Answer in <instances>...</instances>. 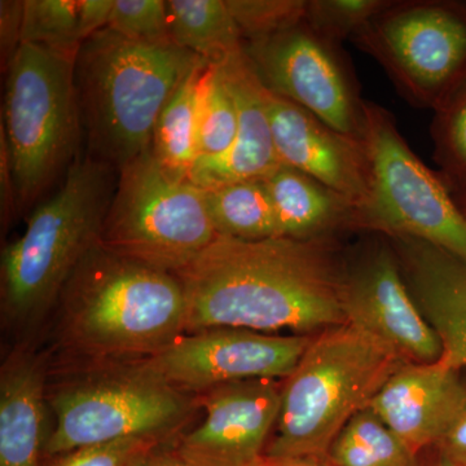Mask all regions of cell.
Returning <instances> with one entry per match:
<instances>
[{"instance_id": "cell-1", "label": "cell", "mask_w": 466, "mask_h": 466, "mask_svg": "<svg viewBox=\"0 0 466 466\" xmlns=\"http://www.w3.org/2000/svg\"><path fill=\"white\" fill-rule=\"evenodd\" d=\"M345 272L329 238L245 241L218 235L174 274L186 299L184 333L339 327L346 324Z\"/></svg>"}, {"instance_id": "cell-2", "label": "cell", "mask_w": 466, "mask_h": 466, "mask_svg": "<svg viewBox=\"0 0 466 466\" xmlns=\"http://www.w3.org/2000/svg\"><path fill=\"white\" fill-rule=\"evenodd\" d=\"M202 61L173 42L131 41L108 26L90 36L76 57L87 155L118 171L149 152L159 115Z\"/></svg>"}, {"instance_id": "cell-3", "label": "cell", "mask_w": 466, "mask_h": 466, "mask_svg": "<svg viewBox=\"0 0 466 466\" xmlns=\"http://www.w3.org/2000/svg\"><path fill=\"white\" fill-rule=\"evenodd\" d=\"M61 334L87 357H152L184 334L186 299L170 272L125 258L99 242L63 291Z\"/></svg>"}, {"instance_id": "cell-4", "label": "cell", "mask_w": 466, "mask_h": 466, "mask_svg": "<svg viewBox=\"0 0 466 466\" xmlns=\"http://www.w3.org/2000/svg\"><path fill=\"white\" fill-rule=\"evenodd\" d=\"M403 363L388 346L354 325L323 330L285 379L280 412L265 455L328 458L342 429Z\"/></svg>"}, {"instance_id": "cell-5", "label": "cell", "mask_w": 466, "mask_h": 466, "mask_svg": "<svg viewBox=\"0 0 466 466\" xmlns=\"http://www.w3.org/2000/svg\"><path fill=\"white\" fill-rule=\"evenodd\" d=\"M118 171L86 156L58 191L33 211L25 231L2 251V300L15 320L41 317L99 242Z\"/></svg>"}, {"instance_id": "cell-6", "label": "cell", "mask_w": 466, "mask_h": 466, "mask_svg": "<svg viewBox=\"0 0 466 466\" xmlns=\"http://www.w3.org/2000/svg\"><path fill=\"white\" fill-rule=\"evenodd\" d=\"M76 54L21 43L5 69L0 137L8 150L18 211L32 207L81 157Z\"/></svg>"}, {"instance_id": "cell-7", "label": "cell", "mask_w": 466, "mask_h": 466, "mask_svg": "<svg viewBox=\"0 0 466 466\" xmlns=\"http://www.w3.org/2000/svg\"><path fill=\"white\" fill-rule=\"evenodd\" d=\"M205 191L171 177L147 152L119 168L99 244L106 250L177 274L216 240Z\"/></svg>"}, {"instance_id": "cell-8", "label": "cell", "mask_w": 466, "mask_h": 466, "mask_svg": "<svg viewBox=\"0 0 466 466\" xmlns=\"http://www.w3.org/2000/svg\"><path fill=\"white\" fill-rule=\"evenodd\" d=\"M370 195L358 227L434 245L466 262V218L441 177L408 146L389 110L366 100Z\"/></svg>"}, {"instance_id": "cell-9", "label": "cell", "mask_w": 466, "mask_h": 466, "mask_svg": "<svg viewBox=\"0 0 466 466\" xmlns=\"http://www.w3.org/2000/svg\"><path fill=\"white\" fill-rule=\"evenodd\" d=\"M419 108H440L466 81V3L394 2L352 39Z\"/></svg>"}, {"instance_id": "cell-10", "label": "cell", "mask_w": 466, "mask_h": 466, "mask_svg": "<svg viewBox=\"0 0 466 466\" xmlns=\"http://www.w3.org/2000/svg\"><path fill=\"white\" fill-rule=\"evenodd\" d=\"M51 404L56 426L46 443L50 458L122 438H165L189 412L186 392L142 363L66 386Z\"/></svg>"}, {"instance_id": "cell-11", "label": "cell", "mask_w": 466, "mask_h": 466, "mask_svg": "<svg viewBox=\"0 0 466 466\" xmlns=\"http://www.w3.org/2000/svg\"><path fill=\"white\" fill-rule=\"evenodd\" d=\"M244 52L267 90L334 130L363 139L366 100L341 46L303 20L283 32L244 42Z\"/></svg>"}, {"instance_id": "cell-12", "label": "cell", "mask_w": 466, "mask_h": 466, "mask_svg": "<svg viewBox=\"0 0 466 466\" xmlns=\"http://www.w3.org/2000/svg\"><path fill=\"white\" fill-rule=\"evenodd\" d=\"M311 341L309 336L211 328L184 333L140 363L177 390L201 394L242 380H285Z\"/></svg>"}, {"instance_id": "cell-13", "label": "cell", "mask_w": 466, "mask_h": 466, "mask_svg": "<svg viewBox=\"0 0 466 466\" xmlns=\"http://www.w3.org/2000/svg\"><path fill=\"white\" fill-rule=\"evenodd\" d=\"M346 324L354 325L407 363H434L443 345L413 299L397 253L377 245L346 266Z\"/></svg>"}, {"instance_id": "cell-14", "label": "cell", "mask_w": 466, "mask_h": 466, "mask_svg": "<svg viewBox=\"0 0 466 466\" xmlns=\"http://www.w3.org/2000/svg\"><path fill=\"white\" fill-rule=\"evenodd\" d=\"M283 383L251 379L201 392L205 419L174 452L196 466H248L265 455L281 406Z\"/></svg>"}, {"instance_id": "cell-15", "label": "cell", "mask_w": 466, "mask_h": 466, "mask_svg": "<svg viewBox=\"0 0 466 466\" xmlns=\"http://www.w3.org/2000/svg\"><path fill=\"white\" fill-rule=\"evenodd\" d=\"M266 106L280 164L329 187L360 210L370 195L364 140L334 130L267 88Z\"/></svg>"}, {"instance_id": "cell-16", "label": "cell", "mask_w": 466, "mask_h": 466, "mask_svg": "<svg viewBox=\"0 0 466 466\" xmlns=\"http://www.w3.org/2000/svg\"><path fill=\"white\" fill-rule=\"evenodd\" d=\"M460 372L444 357L400 364L367 408L417 455L438 443L455 416L466 391Z\"/></svg>"}, {"instance_id": "cell-17", "label": "cell", "mask_w": 466, "mask_h": 466, "mask_svg": "<svg viewBox=\"0 0 466 466\" xmlns=\"http://www.w3.org/2000/svg\"><path fill=\"white\" fill-rule=\"evenodd\" d=\"M225 76L238 113L232 148L216 158H198L189 180L201 189L241 180L266 179L281 167L266 106V87L244 50L217 66Z\"/></svg>"}, {"instance_id": "cell-18", "label": "cell", "mask_w": 466, "mask_h": 466, "mask_svg": "<svg viewBox=\"0 0 466 466\" xmlns=\"http://www.w3.org/2000/svg\"><path fill=\"white\" fill-rule=\"evenodd\" d=\"M395 253L417 305L443 345V357L466 368V262L447 251L395 238Z\"/></svg>"}, {"instance_id": "cell-19", "label": "cell", "mask_w": 466, "mask_h": 466, "mask_svg": "<svg viewBox=\"0 0 466 466\" xmlns=\"http://www.w3.org/2000/svg\"><path fill=\"white\" fill-rule=\"evenodd\" d=\"M45 373L32 355L9 358L0 377V466H43Z\"/></svg>"}, {"instance_id": "cell-20", "label": "cell", "mask_w": 466, "mask_h": 466, "mask_svg": "<svg viewBox=\"0 0 466 466\" xmlns=\"http://www.w3.org/2000/svg\"><path fill=\"white\" fill-rule=\"evenodd\" d=\"M265 182L274 204L279 238H328L341 227H358V210L342 195L309 175L281 165Z\"/></svg>"}, {"instance_id": "cell-21", "label": "cell", "mask_w": 466, "mask_h": 466, "mask_svg": "<svg viewBox=\"0 0 466 466\" xmlns=\"http://www.w3.org/2000/svg\"><path fill=\"white\" fill-rule=\"evenodd\" d=\"M115 0H26L21 43L78 52L95 33L108 26Z\"/></svg>"}, {"instance_id": "cell-22", "label": "cell", "mask_w": 466, "mask_h": 466, "mask_svg": "<svg viewBox=\"0 0 466 466\" xmlns=\"http://www.w3.org/2000/svg\"><path fill=\"white\" fill-rule=\"evenodd\" d=\"M171 42L219 66L244 50V39L227 0H167Z\"/></svg>"}, {"instance_id": "cell-23", "label": "cell", "mask_w": 466, "mask_h": 466, "mask_svg": "<svg viewBox=\"0 0 466 466\" xmlns=\"http://www.w3.org/2000/svg\"><path fill=\"white\" fill-rule=\"evenodd\" d=\"M208 66V61H202L184 79L159 115L153 131L150 153L159 167L177 179H189L198 159V91Z\"/></svg>"}, {"instance_id": "cell-24", "label": "cell", "mask_w": 466, "mask_h": 466, "mask_svg": "<svg viewBox=\"0 0 466 466\" xmlns=\"http://www.w3.org/2000/svg\"><path fill=\"white\" fill-rule=\"evenodd\" d=\"M204 191L218 235L245 241L279 238L274 204L265 179L241 180Z\"/></svg>"}, {"instance_id": "cell-25", "label": "cell", "mask_w": 466, "mask_h": 466, "mask_svg": "<svg viewBox=\"0 0 466 466\" xmlns=\"http://www.w3.org/2000/svg\"><path fill=\"white\" fill-rule=\"evenodd\" d=\"M416 456L370 408L350 420L328 452L334 466H417Z\"/></svg>"}, {"instance_id": "cell-26", "label": "cell", "mask_w": 466, "mask_h": 466, "mask_svg": "<svg viewBox=\"0 0 466 466\" xmlns=\"http://www.w3.org/2000/svg\"><path fill=\"white\" fill-rule=\"evenodd\" d=\"M238 130L236 101L219 67L208 64L198 91V158L226 155L235 143Z\"/></svg>"}, {"instance_id": "cell-27", "label": "cell", "mask_w": 466, "mask_h": 466, "mask_svg": "<svg viewBox=\"0 0 466 466\" xmlns=\"http://www.w3.org/2000/svg\"><path fill=\"white\" fill-rule=\"evenodd\" d=\"M434 113L435 162L450 182L466 192V81Z\"/></svg>"}, {"instance_id": "cell-28", "label": "cell", "mask_w": 466, "mask_h": 466, "mask_svg": "<svg viewBox=\"0 0 466 466\" xmlns=\"http://www.w3.org/2000/svg\"><path fill=\"white\" fill-rule=\"evenodd\" d=\"M392 0H306L305 21L328 41L341 46L390 7Z\"/></svg>"}, {"instance_id": "cell-29", "label": "cell", "mask_w": 466, "mask_h": 466, "mask_svg": "<svg viewBox=\"0 0 466 466\" xmlns=\"http://www.w3.org/2000/svg\"><path fill=\"white\" fill-rule=\"evenodd\" d=\"M244 42L283 32L305 20L306 0H227Z\"/></svg>"}, {"instance_id": "cell-30", "label": "cell", "mask_w": 466, "mask_h": 466, "mask_svg": "<svg viewBox=\"0 0 466 466\" xmlns=\"http://www.w3.org/2000/svg\"><path fill=\"white\" fill-rule=\"evenodd\" d=\"M161 437L122 438L55 456L43 466H143L158 451Z\"/></svg>"}, {"instance_id": "cell-31", "label": "cell", "mask_w": 466, "mask_h": 466, "mask_svg": "<svg viewBox=\"0 0 466 466\" xmlns=\"http://www.w3.org/2000/svg\"><path fill=\"white\" fill-rule=\"evenodd\" d=\"M108 27L131 41L171 42L165 0H115Z\"/></svg>"}, {"instance_id": "cell-32", "label": "cell", "mask_w": 466, "mask_h": 466, "mask_svg": "<svg viewBox=\"0 0 466 466\" xmlns=\"http://www.w3.org/2000/svg\"><path fill=\"white\" fill-rule=\"evenodd\" d=\"M24 2L2 0L0 2V46L3 67L7 69L12 57L21 45L23 33Z\"/></svg>"}, {"instance_id": "cell-33", "label": "cell", "mask_w": 466, "mask_h": 466, "mask_svg": "<svg viewBox=\"0 0 466 466\" xmlns=\"http://www.w3.org/2000/svg\"><path fill=\"white\" fill-rule=\"evenodd\" d=\"M435 447L441 458L456 466H466V391L455 416Z\"/></svg>"}, {"instance_id": "cell-34", "label": "cell", "mask_w": 466, "mask_h": 466, "mask_svg": "<svg viewBox=\"0 0 466 466\" xmlns=\"http://www.w3.org/2000/svg\"><path fill=\"white\" fill-rule=\"evenodd\" d=\"M18 211L16 189L9 164L8 150L5 140L0 137V218L3 232L11 225Z\"/></svg>"}, {"instance_id": "cell-35", "label": "cell", "mask_w": 466, "mask_h": 466, "mask_svg": "<svg viewBox=\"0 0 466 466\" xmlns=\"http://www.w3.org/2000/svg\"><path fill=\"white\" fill-rule=\"evenodd\" d=\"M248 466H334L329 458L300 456V458H269L263 455Z\"/></svg>"}, {"instance_id": "cell-36", "label": "cell", "mask_w": 466, "mask_h": 466, "mask_svg": "<svg viewBox=\"0 0 466 466\" xmlns=\"http://www.w3.org/2000/svg\"><path fill=\"white\" fill-rule=\"evenodd\" d=\"M143 466H196L191 462L180 458L174 451L171 452H161L157 451L155 455L150 456L148 461Z\"/></svg>"}, {"instance_id": "cell-37", "label": "cell", "mask_w": 466, "mask_h": 466, "mask_svg": "<svg viewBox=\"0 0 466 466\" xmlns=\"http://www.w3.org/2000/svg\"><path fill=\"white\" fill-rule=\"evenodd\" d=\"M431 466H456L455 464H452V462L449 461V460L441 458L437 459V461H434V464Z\"/></svg>"}, {"instance_id": "cell-38", "label": "cell", "mask_w": 466, "mask_h": 466, "mask_svg": "<svg viewBox=\"0 0 466 466\" xmlns=\"http://www.w3.org/2000/svg\"><path fill=\"white\" fill-rule=\"evenodd\" d=\"M462 213H464V216L466 218V196H465V208H462Z\"/></svg>"}]
</instances>
